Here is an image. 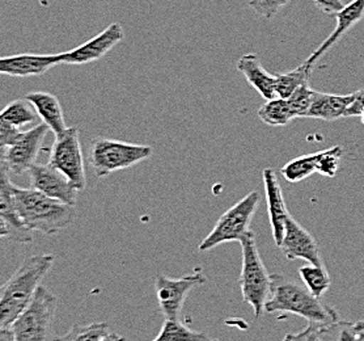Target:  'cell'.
<instances>
[{"instance_id": "obj_16", "label": "cell", "mask_w": 364, "mask_h": 341, "mask_svg": "<svg viewBox=\"0 0 364 341\" xmlns=\"http://www.w3.org/2000/svg\"><path fill=\"white\" fill-rule=\"evenodd\" d=\"M62 65L60 53L58 54H17L0 59V73L3 75L29 78L43 75L50 68Z\"/></svg>"}, {"instance_id": "obj_19", "label": "cell", "mask_w": 364, "mask_h": 341, "mask_svg": "<svg viewBox=\"0 0 364 341\" xmlns=\"http://www.w3.org/2000/svg\"><path fill=\"white\" fill-rule=\"evenodd\" d=\"M25 99L33 105L42 122L49 126L50 132L59 135L68 129L63 116V109L55 95L49 92H31L25 96Z\"/></svg>"}, {"instance_id": "obj_6", "label": "cell", "mask_w": 364, "mask_h": 341, "mask_svg": "<svg viewBox=\"0 0 364 341\" xmlns=\"http://www.w3.org/2000/svg\"><path fill=\"white\" fill-rule=\"evenodd\" d=\"M261 196L257 191L250 192L237 204L228 209L216 222L213 231L200 241V252L214 250L218 246L231 241H239L250 231L252 219L256 214Z\"/></svg>"}, {"instance_id": "obj_31", "label": "cell", "mask_w": 364, "mask_h": 341, "mask_svg": "<svg viewBox=\"0 0 364 341\" xmlns=\"http://www.w3.org/2000/svg\"><path fill=\"white\" fill-rule=\"evenodd\" d=\"M292 0H250L249 7L256 11L259 16L267 20L277 16L282 9L289 6Z\"/></svg>"}, {"instance_id": "obj_14", "label": "cell", "mask_w": 364, "mask_h": 341, "mask_svg": "<svg viewBox=\"0 0 364 341\" xmlns=\"http://www.w3.org/2000/svg\"><path fill=\"white\" fill-rule=\"evenodd\" d=\"M279 248L289 260L303 258L312 266H323L317 241L294 216L286 222V233Z\"/></svg>"}, {"instance_id": "obj_15", "label": "cell", "mask_w": 364, "mask_h": 341, "mask_svg": "<svg viewBox=\"0 0 364 341\" xmlns=\"http://www.w3.org/2000/svg\"><path fill=\"white\" fill-rule=\"evenodd\" d=\"M264 184H265L266 201L267 211L270 218V225L273 231L274 241L279 247L286 233V222L290 218L289 209L286 206V201L283 197L281 183L278 180L277 172L273 168H265L262 172Z\"/></svg>"}, {"instance_id": "obj_38", "label": "cell", "mask_w": 364, "mask_h": 341, "mask_svg": "<svg viewBox=\"0 0 364 341\" xmlns=\"http://www.w3.org/2000/svg\"><path fill=\"white\" fill-rule=\"evenodd\" d=\"M100 341H127L126 337L116 332H109L105 337H102Z\"/></svg>"}, {"instance_id": "obj_32", "label": "cell", "mask_w": 364, "mask_h": 341, "mask_svg": "<svg viewBox=\"0 0 364 341\" xmlns=\"http://www.w3.org/2000/svg\"><path fill=\"white\" fill-rule=\"evenodd\" d=\"M326 325L309 323L306 330L299 333H287L283 341H328L323 335Z\"/></svg>"}, {"instance_id": "obj_33", "label": "cell", "mask_w": 364, "mask_h": 341, "mask_svg": "<svg viewBox=\"0 0 364 341\" xmlns=\"http://www.w3.org/2000/svg\"><path fill=\"white\" fill-rule=\"evenodd\" d=\"M21 129L16 126L11 125L6 121H0V147L7 149L9 146H14L21 137Z\"/></svg>"}, {"instance_id": "obj_30", "label": "cell", "mask_w": 364, "mask_h": 341, "mask_svg": "<svg viewBox=\"0 0 364 341\" xmlns=\"http://www.w3.org/2000/svg\"><path fill=\"white\" fill-rule=\"evenodd\" d=\"M323 335L328 341H358L354 331V323L343 320L326 325L323 328Z\"/></svg>"}, {"instance_id": "obj_20", "label": "cell", "mask_w": 364, "mask_h": 341, "mask_svg": "<svg viewBox=\"0 0 364 341\" xmlns=\"http://www.w3.org/2000/svg\"><path fill=\"white\" fill-rule=\"evenodd\" d=\"M355 100V92L350 95H334L315 91L312 105L308 112L311 118L323 121H334L341 117H346L350 105Z\"/></svg>"}, {"instance_id": "obj_1", "label": "cell", "mask_w": 364, "mask_h": 341, "mask_svg": "<svg viewBox=\"0 0 364 341\" xmlns=\"http://www.w3.org/2000/svg\"><path fill=\"white\" fill-rule=\"evenodd\" d=\"M55 258L53 255H34L25 258L7 283L0 295V327L9 328L18 316L32 303L41 286L43 277L49 273Z\"/></svg>"}, {"instance_id": "obj_10", "label": "cell", "mask_w": 364, "mask_h": 341, "mask_svg": "<svg viewBox=\"0 0 364 341\" xmlns=\"http://www.w3.org/2000/svg\"><path fill=\"white\" fill-rule=\"evenodd\" d=\"M50 132L45 122L23 132L20 140L7 149L1 150V166L6 167L9 175H23L36 164V159L42 149V142Z\"/></svg>"}, {"instance_id": "obj_13", "label": "cell", "mask_w": 364, "mask_h": 341, "mask_svg": "<svg viewBox=\"0 0 364 341\" xmlns=\"http://www.w3.org/2000/svg\"><path fill=\"white\" fill-rule=\"evenodd\" d=\"M29 177L32 188L41 192L48 197L65 202L67 205H76L77 189L67 176L63 175L55 167L48 164H33L31 167Z\"/></svg>"}, {"instance_id": "obj_5", "label": "cell", "mask_w": 364, "mask_h": 341, "mask_svg": "<svg viewBox=\"0 0 364 341\" xmlns=\"http://www.w3.org/2000/svg\"><path fill=\"white\" fill-rule=\"evenodd\" d=\"M152 154L154 149L147 145L99 137L91 142L90 164L96 175L104 177L149 160Z\"/></svg>"}, {"instance_id": "obj_37", "label": "cell", "mask_w": 364, "mask_h": 341, "mask_svg": "<svg viewBox=\"0 0 364 341\" xmlns=\"http://www.w3.org/2000/svg\"><path fill=\"white\" fill-rule=\"evenodd\" d=\"M354 331L358 341H364V320L354 323Z\"/></svg>"}, {"instance_id": "obj_3", "label": "cell", "mask_w": 364, "mask_h": 341, "mask_svg": "<svg viewBox=\"0 0 364 341\" xmlns=\"http://www.w3.org/2000/svg\"><path fill=\"white\" fill-rule=\"evenodd\" d=\"M17 210L31 231L54 235L71 225L76 218L75 206L48 197L36 189L15 187Z\"/></svg>"}, {"instance_id": "obj_22", "label": "cell", "mask_w": 364, "mask_h": 341, "mask_svg": "<svg viewBox=\"0 0 364 341\" xmlns=\"http://www.w3.org/2000/svg\"><path fill=\"white\" fill-rule=\"evenodd\" d=\"M258 117L264 124L269 126L289 125L294 118H296L289 100L281 98L267 100L266 104L258 109Z\"/></svg>"}, {"instance_id": "obj_8", "label": "cell", "mask_w": 364, "mask_h": 341, "mask_svg": "<svg viewBox=\"0 0 364 341\" xmlns=\"http://www.w3.org/2000/svg\"><path fill=\"white\" fill-rule=\"evenodd\" d=\"M49 163L67 176L77 191L85 189L87 179L83 150L77 127H68L66 132L55 135V141L50 150Z\"/></svg>"}, {"instance_id": "obj_34", "label": "cell", "mask_w": 364, "mask_h": 341, "mask_svg": "<svg viewBox=\"0 0 364 341\" xmlns=\"http://www.w3.org/2000/svg\"><path fill=\"white\" fill-rule=\"evenodd\" d=\"M316 7L326 15H336L345 7L342 0H314Z\"/></svg>"}, {"instance_id": "obj_17", "label": "cell", "mask_w": 364, "mask_h": 341, "mask_svg": "<svg viewBox=\"0 0 364 341\" xmlns=\"http://www.w3.org/2000/svg\"><path fill=\"white\" fill-rule=\"evenodd\" d=\"M334 16L337 17V26L331 32L328 38L316 49L308 58L306 59L308 63L315 66L316 62L323 57L326 51L333 48L341 38L348 33V31L355 26L364 17V0H353L341 9L338 14Z\"/></svg>"}, {"instance_id": "obj_7", "label": "cell", "mask_w": 364, "mask_h": 341, "mask_svg": "<svg viewBox=\"0 0 364 341\" xmlns=\"http://www.w3.org/2000/svg\"><path fill=\"white\" fill-rule=\"evenodd\" d=\"M57 298L45 286H40L32 303L11 325L16 341H54L53 322Z\"/></svg>"}, {"instance_id": "obj_18", "label": "cell", "mask_w": 364, "mask_h": 341, "mask_svg": "<svg viewBox=\"0 0 364 341\" xmlns=\"http://www.w3.org/2000/svg\"><path fill=\"white\" fill-rule=\"evenodd\" d=\"M237 71L247 78L248 83L256 88L258 93L266 99L273 100L277 96V75H272L262 67L256 54H245L237 61Z\"/></svg>"}, {"instance_id": "obj_2", "label": "cell", "mask_w": 364, "mask_h": 341, "mask_svg": "<svg viewBox=\"0 0 364 341\" xmlns=\"http://www.w3.org/2000/svg\"><path fill=\"white\" fill-rule=\"evenodd\" d=\"M265 313L294 314L315 325H329L340 320L338 313L315 297L306 286L278 273L272 275V290Z\"/></svg>"}, {"instance_id": "obj_9", "label": "cell", "mask_w": 364, "mask_h": 341, "mask_svg": "<svg viewBox=\"0 0 364 341\" xmlns=\"http://www.w3.org/2000/svg\"><path fill=\"white\" fill-rule=\"evenodd\" d=\"M206 283L207 277L202 272L183 276L176 280L159 275L155 280V293L160 310L166 319H178L189 293L194 288Z\"/></svg>"}, {"instance_id": "obj_12", "label": "cell", "mask_w": 364, "mask_h": 341, "mask_svg": "<svg viewBox=\"0 0 364 341\" xmlns=\"http://www.w3.org/2000/svg\"><path fill=\"white\" fill-rule=\"evenodd\" d=\"M124 38V28L119 23H112L101 33L84 42L73 51L60 53L62 65H88L105 57L109 51Z\"/></svg>"}, {"instance_id": "obj_23", "label": "cell", "mask_w": 364, "mask_h": 341, "mask_svg": "<svg viewBox=\"0 0 364 341\" xmlns=\"http://www.w3.org/2000/svg\"><path fill=\"white\" fill-rule=\"evenodd\" d=\"M37 110L26 99L11 101L6 108L3 109L0 121H6L11 125L16 126L18 129L33 124L37 120Z\"/></svg>"}, {"instance_id": "obj_11", "label": "cell", "mask_w": 364, "mask_h": 341, "mask_svg": "<svg viewBox=\"0 0 364 341\" xmlns=\"http://www.w3.org/2000/svg\"><path fill=\"white\" fill-rule=\"evenodd\" d=\"M15 184L9 179L7 168L1 166L0 183V235L11 241L28 244L33 241L32 231L25 226L17 210Z\"/></svg>"}, {"instance_id": "obj_21", "label": "cell", "mask_w": 364, "mask_h": 341, "mask_svg": "<svg viewBox=\"0 0 364 341\" xmlns=\"http://www.w3.org/2000/svg\"><path fill=\"white\" fill-rule=\"evenodd\" d=\"M312 71H314V65L308 63L306 61L292 71L277 74V85H275L277 96L281 99H289L291 95L300 87L309 84Z\"/></svg>"}, {"instance_id": "obj_35", "label": "cell", "mask_w": 364, "mask_h": 341, "mask_svg": "<svg viewBox=\"0 0 364 341\" xmlns=\"http://www.w3.org/2000/svg\"><path fill=\"white\" fill-rule=\"evenodd\" d=\"M346 117H360L364 124V90L355 92V100L350 105Z\"/></svg>"}, {"instance_id": "obj_26", "label": "cell", "mask_w": 364, "mask_h": 341, "mask_svg": "<svg viewBox=\"0 0 364 341\" xmlns=\"http://www.w3.org/2000/svg\"><path fill=\"white\" fill-rule=\"evenodd\" d=\"M299 275L306 286L315 297L320 298L325 291L331 288V276L328 273L325 266H306L299 268Z\"/></svg>"}, {"instance_id": "obj_28", "label": "cell", "mask_w": 364, "mask_h": 341, "mask_svg": "<svg viewBox=\"0 0 364 341\" xmlns=\"http://www.w3.org/2000/svg\"><path fill=\"white\" fill-rule=\"evenodd\" d=\"M343 152L345 151L341 146H333L328 150L316 152V155H317V172L321 176L329 177V179L337 175Z\"/></svg>"}, {"instance_id": "obj_24", "label": "cell", "mask_w": 364, "mask_h": 341, "mask_svg": "<svg viewBox=\"0 0 364 341\" xmlns=\"http://www.w3.org/2000/svg\"><path fill=\"white\" fill-rule=\"evenodd\" d=\"M152 341H213L205 332L193 331L178 319H166L161 331Z\"/></svg>"}, {"instance_id": "obj_25", "label": "cell", "mask_w": 364, "mask_h": 341, "mask_svg": "<svg viewBox=\"0 0 364 341\" xmlns=\"http://www.w3.org/2000/svg\"><path fill=\"white\" fill-rule=\"evenodd\" d=\"M317 172V155L309 154L292 159L282 168V175L289 183H300Z\"/></svg>"}, {"instance_id": "obj_29", "label": "cell", "mask_w": 364, "mask_h": 341, "mask_svg": "<svg viewBox=\"0 0 364 341\" xmlns=\"http://www.w3.org/2000/svg\"><path fill=\"white\" fill-rule=\"evenodd\" d=\"M314 95H315V90H312L309 87V84L300 87L299 90L291 95L287 100L290 103L291 108L294 110L295 116H308V112H309L312 100H314Z\"/></svg>"}, {"instance_id": "obj_36", "label": "cell", "mask_w": 364, "mask_h": 341, "mask_svg": "<svg viewBox=\"0 0 364 341\" xmlns=\"http://www.w3.org/2000/svg\"><path fill=\"white\" fill-rule=\"evenodd\" d=\"M0 341H16L12 328H1L0 331Z\"/></svg>"}, {"instance_id": "obj_4", "label": "cell", "mask_w": 364, "mask_h": 341, "mask_svg": "<svg viewBox=\"0 0 364 341\" xmlns=\"http://www.w3.org/2000/svg\"><path fill=\"white\" fill-rule=\"evenodd\" d=\"M242 252L240 288L242 300L253 308L256 318L262 315L272 290V275L261 258L256 235L250 230L240 241Z\"/></svg>"}, {"instance_id": "obj_27", "label": "cell", "mask_w": 364, "mask_h": 341, "mask_svg": "<svg viewBox=\"0 0 364 341\" xmlns=\"http://www.w3.org/2000/svg\"><path fill=\"white\" fill-rule=\"evenodd\" d=\"M110 332L108 323H91L75 325L66 335L55 337L54 341H100Z\"/></svg>"}]
</instances>
